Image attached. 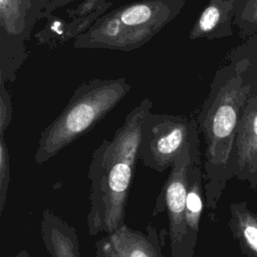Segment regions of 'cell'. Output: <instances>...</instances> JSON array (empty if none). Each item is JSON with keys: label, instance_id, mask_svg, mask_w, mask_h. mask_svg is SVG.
I'll return each instance as SVG.
<instances>
[{"label": "cell", "instance_id": "obj_20", "mask_svg": "<svg viewBox=\"0 0 257 257\" xmlns=\"http://www.w3.org/2000/svg\"><path fill=\"white\" fill-rule=\"evenodd\" d=\"M52 0H32V7L28 15V28L32 32L35 23L40 19V15L45 6Z\"/></svg>", "mask_w": 257, "mask_h": 257}, {"label": "cell", "instance_id": "obj_16", "mask_svg": "<svg viewBox=\"0 0 257 257\" xmlns=\"http://www.w3.org/2000/svg\"><path fill=\"white\" fill-rule=\"evenodd\" d=\"M233 25L239 30V36L247 39L257 33V0H247L235 15Z\"/></svg>", "mask_w": 257, "mask_h": 257}, {"label": "cell", "instance_id": "obj_12", "mask_svg": "<svg viewBox=\"0 0 257 257\" xmlns=\"http://www.w3.org/2000/svg\"><path fill=\"white\" fill-rule=\"evenodd\" d=\"M228 228L246 257H257V213L248 208L246 201L229 205Z\"/></svg>", "mask_w": 257, "mask_h": 257}, {"label": "cell", "instance_id": "obj_21", "mask_svg": "<svg viewBox=\"0 0 257 257\" xmlns=\"http://www.w3.org/2000/svg\"><path fill=\"white\" fill-rule=\"evenodd\" d=\"M79 0H52L51 2H49L46 6H45V8H44V10L42 11V13H48V12H50V13H52L54 10H56L57 8H60V7H62V6H64V5H67V4H70V3H73V2H78ZM41 13V14H42ZM41 16V15H40Z\"/></svg>", "mask_w": 257, "mask_h": 257}, {"label": "cell", "instance_id": "obj_9", "mask_svg": "<svg viewBox=\"0 0 257 257\" xmlns=\"http://www.w3.org/2000/svg\"><path fill=\"white\" fill-rule=\"evenodd\" d=\"M162 241L152 224L146 232L123 225L95 243L94 257H164Z\"/></svg>", "mask_w": 257, "mask_h": 257}, {"label": "cell", "instance_id": "obj_18", "mask_svg": "<svg viewBox=\"0 0 257 257\" xmlns=\"http://www.w3.org/2000/svg\"><path fill=\"white\" fill-rule=\"evenodd\" d=\"M10 183V159L5 136H0V214L2 215L7 201Z\"/></svg>", "mask_w": 257, "mask_h": 257}, {"label": "cell", "instance_id": "obj_6", "mask_svg": "<svg viewBox=\"0 0 257 257\" xmlns=\"http://www.w3.org/2000/svg\"><path fill=\"white\" fill-rule=\"evenodd\" d=\"M197 118L151 111L144 121L139 158L144 166L163 173L187 145L200 139Z\"/></svg>", "mask_w": 257, "mask_h": 257}, {"label": "cell", "instance_id": "obj_7", "mask_svg": "<svg viewBox=\"0 0 257 257\" xmlns=\"http://www.w3.org/2000/svg\"><path fill=\"white\" fill-rule=\"evenodd\" d=\"M31 7L32 0H0V81L5 83L15 81L18 69L27 59Z\"/></svg>", "mask_w": 257, "mask_h": 257}, {"label": "cell", "instance_id": "obj_1", "mask_svg": "<svg viewBox=\"0 0 257 257\" xmlns=\"http://www.w3.org/2000/svg\"><path fill=\"white\" fill-rule=\"evenodd\" d=\"M153 101L145 97L125 116L109 140H102L91 155L88 234H110L125 225L124 210L139 158L143 125Z\"/></svg>", "mask_w": 257, "mask_h": 257}, {"label": "cell", "instance_id": "obj_2", "mask_svg": "<svg viewBox=\"0 0 257 257\" xmlns=\"http://www.w3.org/2000/svg\"><path fill=\"white\" fill-rule=\"evenodd\" d=\"M250 88L232 64L219 67L197 116L206 144L204 192L205 205L211 216L228 181L235 175V140Z\"/></svg>", "mask_w": 257, "mask_h": 257}, {"label": "cell", "instance_id": "obj_5", "mask_svg": "<svg viewBox=\"0 0 257 257\" xmlns=\"http://www.w3.org/2000/svg\"><path fill=\"white\" fill-rule=\"evenodd\" d=\"M195 162H202L200 139L187 145L171 167L152 213L156 217L162 212H167L171 257H194L195 250L191 248L187 235L186 207L189 173Z\"/></svg>", "mask_w": 257, "mask_h": 257}, {"label": "cell", "instance_id": "obj_22", "mask_svg": "<svg viewBox=\"0 0 257 257\" xmlns=\"http://www.w3.org/2000/svg\"><path fill=\"white\" fill-rule=\"evenodd\" d=\"M14 257H31L30 254L26 250H20Z\"/></svg>", "mask_w": 257, "mask_h": 257}, {"label": "cell", "instance_id": "obj_10", "mask_svg": "<svg viewBox=\"0 0 257 257\" xmlns=\"http://www.w3.org/2000/svg\"><path fill=\"white\" fill-rule=\"evenodd\" d=\"M247 0H209L189 32V38L209 40L233 35V21Z\"/></svg>", "mask_w": 257, "mask_h": 257}, {"label": "cell", "instance_id": "obj_15", "mask_svg": "<svg viewBox=\"0 0 257 257\" xmlns=\"http://www.w3.org/2000/svg\"><path fill=\"white\" fill-rule=\"evenodd\" d=\"M41 18L46 19V23L41 30L34 34L39 44L57 45L70 40L68 21L52 13H42Z\"/></svg>", "mask_w": 257, "mask_h": 257}, {"label": "cell", "instance_id": "obj_14", "mask_svg": "<svg viewBox=\"0 0 257 257\" xmlns=\"http://www.w3.org/2000/svg\"><path fill=\"white\" fill-rule=\"evenodd\" d=\"M227 57L246 85L252 87L257 84V33L234 47Z\"/></svg>", "mask_w": 257, "mask_h": 257}, {"label": "cell", "instance_id": "obj_8", "mask_svg": "<svg viewBox=\"0 0 257 257\" xmlns=\"http://www.w3.org/2000/svg\"><path fill=\"white\" fill-rule=\"evenodd\" d=\"M257 189V84L250 88L235 140V175Z\"/></svg>", "mask_w": 257, "mask_h": 257}, {"label": "cell", "instance_id": "obj_13", "mask_svg": "<svg viewBox=\"0 0 257 257\" xmlns=\"http://www.w3.org/2000/svg\"><path fill=\"white\" fill-rule=\"evenodd\" d=\"M204 172L202 162H195L189 173V187L186 207V227L191 248L195 250L200 231V221L204 207Z\"/></svg>", "mask_w": 257, "mask_h": 257}, {"label": "cell", "instance_id": "obj_11", "mask_svg": "<svg viewBox=\"0 0 257 257\" xmlns=\"http://www.w3.org/2000/svg\"><path fill=\"white\" fill-rule=\"evenodd\" d=\"M40 234L51 257H81L79 239L75 229L48 209L42 213Z\"/></svg>", "mask_w": 257, "mask_h": 257}, {"label": "cell", "instance_id": "obj_17", "mask_svg": "<svg viewBox=\"0 0 257 257\" xmlns=\"http://www.w3.org/2000/svg\"><path fill=\"white\" fill-rule=\"evenodd\" d=\"M112 5L111 0H79L78 3L66 10L70 20L78 18H91L97 20Z\"/></svg>", "mask_w": 257, "mask_h": 257}, {"label": "cell", "instance_id": "obj_3", "mask_svg": "<svg viewBox=\"0 0 257 257\" xmlns=\"http://www.w3.org/2000/svg\"><path fill=\"white\" fill-rule=\"evenodd\" d=\"M131 90L125 77L93 78L80 83L62 111L41 133L34 155L42 165L90 132Z\"/></svg>", "mask_w": 257, "mask_h": 257}, {"label": "cell", "instance_id": "obj_19", "mask_svg": "<svg viewBox=\"0 0 257 257\" xmlns=\"http://www.w3.org/2000/svg\"><path fill=\"white\" fill-rule=\"evenodd\" d=\"M6 83L0 81V136H5L12 118V101Z\"/></svg>", "mask_w": 257, "mask_h": 257}, {"label": "cell", "instance_id": "obj_4", "mask_svg": "<svg viewBox=\"0 0 257 257\" xmlns=\"http://www.w3.org/2000/svg\"><path fill=\"white\" fill-rule=\"evenodd\" d=\"M185 0H140L100 16L73 40L79 49L128 52L148 43L185 7Z\"/></svg>", "mask_w": 257, "mask_h": 257}]
</instances>
